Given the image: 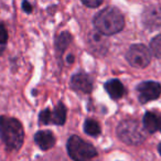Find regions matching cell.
Returning a JSON list of instances; mask_svg holds the SVG:
<instances>
[{
    "label": "cell",
    "instance_id": "obj_15",
    "mask_svg": "<svg viewBox=\"0 0 161 161\" xmlns=\"http://www.w3.org/2000/svg\"><path fill=\"white\" fill-rule=\"evenodd\" d=\"M150 49L156 58H161V34L152 39L150 42Z\"/></svg>",
    "mask_w": 161,
    "mask_h": 161
},
{
    "label": "cell",
    "instance_id": "obj_4",
    "mask_svg": "<svg viewBox=\"0 0 161 161\" xmlns=\"http://www.w3.org/2000/svg\"><path fill=\"white\" fill-rule=\"evenodd\" d=\"M67 152L74 161H88L97 156L96 148L78 136H72L67 140Z\"/></svg>",
    "mask_w": 161,
    "mask_h": 161
},
{
    "label": "cell",
    "instance_id": "obj_12",
    "mask_svg": "<svg viewBox=\"0 0 161 161\" xmlns=\"http://www.w3.org/2000/svg\"><path fill=\"white\" fill-rule=\"evenodd\" d=\"M65 120H66V108L63 103H58L53 112H51V123H53L54 125H63Z\"/></svg>",
    "mask_w": 161,
    "mask_h": 161
},
{
    "label": "cell",
    "instance_id": "obj_18",
    "mask_svg": "<svg viewBox=\"0 0 161 161\" xmlns=\"http://www.w3.org/2000/svg\"><path fill=\"white\" fill-rule=\"evenodd\" d=\"M82 3L85 6H87V7H91V8H96V7H99V6L103 3V1H96V0H83L82 1Z\"/></svg>",
    "mask_w": 161,
    "mask_h": 161
},
{
    "label": "cell",
    "instance_id": "obj_13",
    "mask_svg": "<svg viewBox=\"0 0 161 161\" xmlns=\"http://www.w3.org/2000/svg\"><path fill=\"white\" fill-rule=\"evenodd\" d=\"M71 40H72V36L69 32H62V33H60L55 41L56 50H58V52H63L67 47H69Z\"/></svg>",
    "mask_w": 161,
    "mask_h": 161
},
{
    "label": "cell",
    "instance_id": "obj_20",
    "mask_svg": "<svg viewBox=\"0 0 161 161\" xmlns=\"http://www.w3.org/2000/svg\"><path fill=\"white\" fill-rule=\"evenodd\" d=\"M3 50H5V45H3V44H0V54L3 53Z\"/></svg>",
    "mask_w": 161,
    "mask_h": 161
},
{
    "label": "cell",
    "instance_id": "obj_9",
    "mask_svg": "<svg viewBox=\"0 0 161 161\" xmlns=\"http://www.w3.org/2000/svg\"><path fill=\"white\" fill-rule=\"evenodd\" d=\"M34 141L42 150H49L55 143V137L50 130H41L36 134Z\"/></svg>",
    "mask_w": 161,
    "mask_h": 161
},
{
    "label": "cell",
    "instance_id": "obj_19",
    "mask_svg": "<svg viewBox=\"0 0 161 161\" xmlns=\"http://www.w3.org/2000/svg\"><path fill=\"white\" fill-rule=\"evenodd\" d=\"M22 8H23V10H25V12H28V14H30V12L32 11V6L30 5L28 1H25V3H22Z\"/></svg>",
    "mask_w": 161,
    "mask_h": 161
},
{
    "label": "cell",
    "instance_id": "obj_10",
    "mask_svg": "<svg viewBox=\"0 0 161 161\" xmlns=\"http://www.w3.org/2000/svg\"><path fill=\"white\" fill-rule=\"evenodd\" d=\"M143 128L149 134L161 130V116L154 113L147 112L143 116Z\"/></svg>",
    "mask_w": 161,
    "mask_h": 161
},
{
    "label": "cell",
    "instance_id": "obj_21",
    "mask_svg": "<svg viewBox=\"0 0 161 161\" xmlns=\"http://www.w3.org/2000/svg\"><path fill=\"white\" fill-rule=\"evenodd\" d=\"M158 150H159V153L161 154V143H160V145L158 146Z\"/></svg>",
    "mask_w": 161,
    "mask_h": 161
},
{
    "label": "cell",
    "instance_id": "obj_6",
    "mask_svg": "<svg viewBox=\"0 0 161 161\" xmlns=\"http://www.w3.org/2000/svg\"><path fill=\"white\" fill-rule=\"evenodd\" d=\"M137 92L140 103L146 104L148 102H151L157 99L161 95V85L157 82L148 80L142 82L137 86Z\"/></svg>",
    "mask_w": 161,
    "mask_h": 161
},
{
    "label": "cell",
    "instance_id": "obj_2",
    "mask_svg": "<svg viewBox=\"0 0 161 161\" xmlns=\"http://www.w3.org/2000/svg\"><path fill=\"white\" fill-rule=\"evenodd\" d=\"M0 138L8 149H20L25 141V131L20 121L12 117L0 116Z\"/></svg>",
    "mask_w": 161,
    "mask_h": 161
},
{
    "label": "cell",
    "instance_id": "obj_11",
    "mask_svg": "<svg viewBox=\"0 0 161 161\" xmlns=\"http://www.w3.org/2000/svg\"><path fill=\"white\" fill-rule=\"evenodd\" d=\"M105 90L113 99H119L125 95V87L119 80H110L106 82Z\"/></svg>",
    "mask_w": 161,
    "mask_h": 161
},
{
    "label": "cell",
    "instance_id": "obj_17",
    "mask_svg": "<svg viewBox=\"0 0 161 161\" xmlns=\"http://www.w3.org/2000/svg\"><path fill=\"white\" fill-rule=\"evenodd\" d=\"M8 40V33H7V30L6 28L3 27V25H0V44H6Z\"/></svg>",
    "mask_w": 161,
    "mask_h": 161
},
{
    "label": "cell",
    "instance_id": "obj_5",
    "mask_svg": "<svg viewBox=\"0 0 161 161\" xmlns=\"http://www.w3.org/2000/svg\"><path fill=\"white\" fill-rule=\"evenodd\" d=\"M128 63L137 69H145L151 61V53L143 44H134L129 47L126 54Z\"/></svg>",
    "mask_w": 161,
    "mask_h": 161
},
{
    "label": "cell",
    "instance_id": "obj_3",
    "mask_svg": "<svg viewBox=\"0 0 161 161\" xmlns=\"http://www.w3.org/2000/svg\"><path fill=\"white\" fill-rule=\"evenodd\" d=\"M146 130L135 119L123 120L117 127V136L123 142L130 146H138L146 140Z\"/></svg>",
    "mask_w": 161,
    "mask_h": 161
},
{
    "label": "cell",
    "instance_id": "obj_16",
    "mask_svg": "<svg viewBox=\"0 0 161 161\" xmlns=\"http://www.w3.org/2000/svg\"><path fill=\"white\" fill-rule=\"evenodd\" d=\"M39 121L40 124H43V125H49L51 124V110L49 108L42 110L40 113V116H39Z\"/></svg>",
    "mask_w": 161,
    "mask_h": 161
},
{
    "label": "cell",
    "instance_id": "obj_1",
    "mask_svg": "<svg viewBox=\"0 0 161 161\" xmlns=\"http://www.w3.org/2000/svg\"><path fill=\"white\" fill-rule=\"evenodd\" d=\"M93 22L99 33L104 36H113L124 29L125 19L117 8L107 7L94 17Z\"/></svg>",
    "mask_w": 161,
    "mask_h": 161
},
{
    "label": "cell",
    "instance_id": "obj_8",
    "mask_svg": "<svg viewBox=\"0 0 161 161\" xmlns=\"http://www.w3.org/2000/svg\"><path fill=\"white\" fill-rule=\"evenodd\" d=\"M143 23L146 27L158 29L161 25V9L157 7L148 8L143 14Z\"/></svg>",
    "mask_w": 161,
    "mask_h": 161
},
{
    "label": "cell",
    "instance_id": "obj_7",
    "mask_svg": "<svg viewBox=\"0 0 161 161\" xmlns=\"http://www.w3.org/2000/svg\"><path fill=\"white\" fill-rule=\"evenodd\" d=\"M71 87L76 92L87 94L93 90V82L88 75L84 73H78L73 75L71 80Z\"/></svg>",
    "mask_w": 161,
    "mask_h": 161
},
{
    "label": "cell",
    "instance_id": "obj_14",
    "mask_svg": "<svg viewBox=\"0 0 161 161\" xmlns=\"http://www.w3.org/2000/svg\"><path fill=\"white\" fill-rule=\"evenodd\" d=\"M84 131L92 137H96L101 134V126L94 119H87L84 124Z\"/></svg>",
    "mask_w": 161,
    "mask_h": 161
}]
</instances>
